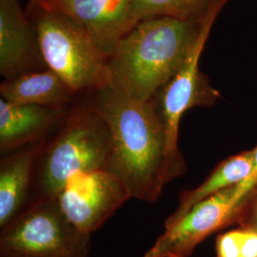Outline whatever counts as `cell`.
Segmentation results:
<instances>
[{
    "label": "cell",
    "mask_w": 257,
    "mask_h": 257,
    "mask_svg": "<svg viewBox=\"0 0 257 257\" xmlns=\"http://www.w3.org/2000/svg\"><path fill=\"white\" fill-rule=\"evenodd\" d=\"M92 92V105L111 136L106 170L126 183L134 198L156 202L171 181L165 131L156 102L136 100L109 84Z\"/></svg>",
    "instance_id": "cell-1"
},
{
    "label": "cell",
    "mask_w": 257,
    "mask_h": 257,
    "mask_svg": "<svg viewBox=\"0 0 257 257\" xmlns=\"http://www.w3.org/2000/svg\"><path fill=\"white\" fill-rule=\"evenodd\" d=\"M202 17L140 20L108 59L109 85L136 100H153L180 68Z\"/></svg>",
    "instance_id": "cell-2"
},
{
    "label": "cell",
    "mask_w": 257,
    "mask_h": 257,
    "mask_svg": "<svg viewBox=\"0 0 257 257\" xmlns=\"http://www.w3.org/2000/svg\"><path fill=\"white\" fill-rule=\"evenodd\" d=\"M110 152V128L92 101L76 105L37 156L32 190L35 200L57 198L74 174L106 170Z\"/></svg>",
    "instance_id": "cell-3"
},
{
    "label": "cell",
    "mask_w": 257,
    "mask_h": 257,
    "mask_svg": "<svg viewBox=\"0 0 257 257\" xmlns=\"http://www.w3.org/2000/svg\"><path fill=\"white\" fill-rule=\"evenodd\" d=\"M26 15L44 63L74 93L109 84L108 58L74 19L42 0H31Z\"/></svg>",
    "instance_id": "cell-4"
},
{
    "label": "cell",
    "mask_w": 257,
    "mask_h": 257,
    "mask_svg": "<svg viewBox=\"0 0 257 257\" xmlns=\"http://www.w3.org/2000/svg\"><path fill=\"white\" fill-rule=\"evenodd\" d=\"M228 0L216 1L200 20L183 62L165 87L154 98L165 131L167 159L170 179L181 175L185 162L178 148L179 125L184 113L194 107H211L219 97L208 77L199 68V61L211 28Z\"/></svg>",
    "instance_id": "cell-5"
},
{
    "label": "cell",
    "mask_w": 257,
    "mask_h": 257,
    "mask_svg": "<svg viewBox=\"0 0 257 257\" xmlns=\"http://www.w3.org/2000/svg\"><path fill=\"white\" fill-rule=\"evenodd\" d=\"M91 234L67 218L57 198L35 200L1 228L0 257H89Z\"/></svg>",
    "instance_id": "cell-6"
},
{
    "label": "cell",
    "mask_w": 257,
    "mask_h": 257,
    "mask_svg": "<svg viewBox=\"0 0 257 257\" xmlns=\"http://www.w3.org/2000/svg\"><path fill=\"white\" fill-rule=\"evenodd\" d=\"M131 198L126 183L107 170L74 174L57 196L67 218L89 234L100 229Z\"/></svg>",
    "instance_id": "cell-7"
},
{
    "label": "cell",
    "mask_w": 257,
    "mask_h": 257,
    "mask_svg": "<svg viewBox=\"0 0 257 257\" xmlns=\"http://www.w3.org/2000/svg\"><path fill=\"white\" fill-rule=\"evenodd\" d=\"M234 187L197 203L182 217L164 226L144 257H188L216 230L229 224L239 207L233 200Z\"/></svg>",
    "instance_id": "cell-8"
},
{
    "label": "cell",
    "mask_w": 257,
    "mask_h": 257,
    "mask_svg": "<svg viewBox=\"0 0 257 257\" xmlns=\"http://www.w3.org/2000/svg\"><path fill=\"white\" fill-rule=\"evenodd\" d=\"M79 24L108 59L138 23L136 0H42Z\"/></svg>",
    "instance_id": "cell-9"
},
{
    "label": "cell",
    "mask_w": 257,
    "mask_h": 257,
    "mask_svg": "<svg viewBox=\"0 0 257 257\" xmlns=\"http://www.w3.org/2000/svg\"><path fill=\"white\" fill-rule=\"evenodd\" d=\"M37 35L19 0H0V73L5 79L39 71Z\"/></svg>",
    "instance_id": "cell-10"
},
{
    "label": "cell",
    "mask_w": 257,
    "mask_h": 257,
    "mask_svg": "<svg viewBox=\"0 0 257 257\" xmlns=\"http://www.w3.org/2000/svg\"><path fill=\"white\" fill-rule=\"evenodd\" d=\"M66 115L63 109L0 99V151L5 154L41 141Z\"/></svg>",
    "instance_id": "cell-11"
},
{
    "label": "cell",
    "mask_w": 257,
    "mask_h": 257,
    "mask_svg": "<svg viewBox=\"0 0 257 257\" xmlns=\"http://www.w3.org/2000/svg\"><path fill=\"white\" fill-rule=\"evenodd\" d=\"M44 140L20 148L0 164V228L23 211L33 190L35 166Z\"/></svg>",
    "instance_id": "cell-12"
},
{
    "label": "cell",
    "mask_w": 257,
    "mask_h": 257,
    "mask_svg": "<svg viewBox=\"0 0 257 257\" xmlns=\"http://www.w3.org/2000/svg\"><path fill=\"white\" fill-rule=\"evenodd\" d=\"M1 98L12 104H31L65 110L76 93L48 69L5 79L0 86Z\"/></svg>",
    "instance_id": "cell-13"
},
{
    "label": "cell",
    "mask_w": 257,
    "mask_h": 257,
    "mask_svg": "<svg viewBox=\"0 0 257 257\" xmlns=\"http://www.w3.org/2000/svg\"><path fill=\"white\" fill-rule=\"evenodd\" d=\"M253 165L252 151L231 156L223 161L201 185L181 194L176 211L167 218L164 226L178 220L197 203L242 183L251 174Z\"/></svg>",
    "instance_id": "cell-14"
},
{
    "label": "cell",
    "mask_w": 257,
    "mask_h": 257,
    "mask_svg": "<svg viewBox=\"0 0 257 257\" xmlns=\"http://www.w3.org/2000/svg\"><path fill=\"white\" fill-rule=\"evenodd\" d=\"M218 0H136L135 16L138 22L154 17L182 20L199 19Z\"/></svg>",
    "instance_id": "cell-15"
},
{
    "label": "cell",
    "mask_w": 257,
    "mask_h": 257,
    "mask_svg": "<svg viewBox=\"0 0 257 257\" xmlns=\"http://www.w3.org/2000/svg\"><path fill=\"white\" fill-rule=\"evenodd\" d=\"M216 257H257V230L239 229L218 236L215 244Z\"/></svg>",
    "instance_id": "cell-16"
},
{
    "label": "cell",
    "mask_w": 257,
    "mask_h": 257,
    "mask_svg": "<svg viewBox=\"0 0 257 257\" xmlns=\"http://www.w3.org/2000/svg\"><path fill=\"white\" fill-rule=\"evenodd\" d=\"M253 154V170L251 174L242 182L235 186L233 193V200L237 206H240L249 193L257 186V147L252 151Z\"/></svg>",
    "instance_id": "cell-17"
},
{
    "label": "cell",
    "mask_w": 257,
    "mask_h": 257,
    "mask_svg": "<svg viewBox=\"0 0 257 257\" xmlns=\"http://www.w3.org/2000/svg\"><path fill=\"white\" fill-rule=\"evenodd\" d=\"M254 224H255V227H254V229H256L257 230V206L256 211H255V215H254Z\"/></svg>",
    "instance_id": "cell-18"
}]
</instances>
